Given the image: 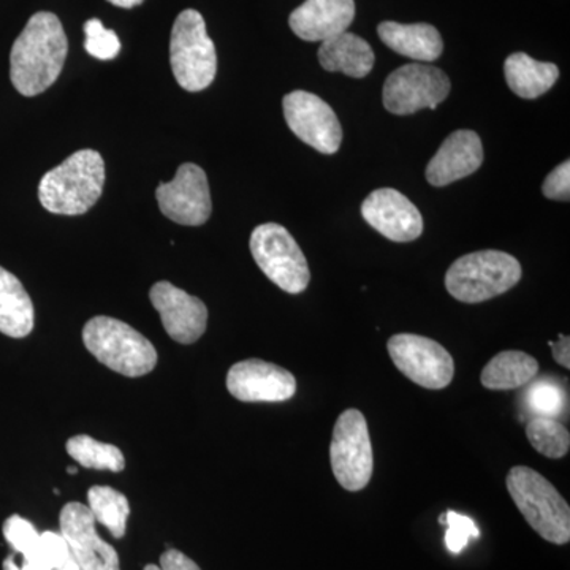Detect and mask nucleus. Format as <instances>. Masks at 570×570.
I'll return each mask as SVG.
<instances>
[{
    "label": "nucleus",
    "mask_w": 570,
    "mask_h": 570,
    "mask_svg": "<svg viewBox=\"0 0 570 570\" xmlns=\"http://www.w3.org/2000/svg\"><path fill=\"white\" fill-rule=\"evenodd\" d=\"M67 52L69 41L61 20L50 11L33 14L11 48L10 78L17 91L33 97L51 88Z\"/></svg>",
    "instance_id": "1"
},
{
    "label": "nucleus",
    "mask_w": 570,
    "mask_h": 570,
    "mask_svg": "<svg viewBox=\"0 0 570 570\" xmlns=\"http://www.w3.org/2000/svg\"><path fill=\"white\" fill-rule=\"evenodd\" d=\"M104 186V157L94 149H81L41 178L40 204L52 214L80 216L99 202Z\"/></svg>",
    "instance_id": "2"
},
{
    "label": "nucleus",
    "mask_w": 570,
    "mask_h": 570,
    "mask_svg": "<svg viewBox=\"0 0 570 570\" xmlns=\"http://www.w3.org/2000/svg\"><path fill=\"white\" fill-rule=\"evenodd\" d=\"M510 498L540 538L554 546L570 540V508L560 491L534 469L515 466L508 479Z\"/></svg>",
    "instance_id": "3"
},
{
    "label": "nucleus",
    "mask_w": 570,
    "mask_h": 570,
    "mask_svg": "<svg viewBox=\"0 0 570 570\" xmlns=\"http://www.w3.org/2000/svg\"><path fill=\"white\" fill-rule=\"evenodd\" d=\"M82 343L102 365L126 377H141L157 365L148 337L118 318L92 317L82 328Z\"/></svg>",
    "instance_id": "4"
},
{
    "label": "nucleus",
    "mask_w": 570,
    "mask_h": 570,
    "mask_svg": "<svg viewBox=\"0 0 570 570\" xmlns=\"http://www.w3.org/2000/svg\"><path fill=\"white\" fill-rule=\"evenodd\" d=\"M521 265L501 250H479L450 265L445 287L453 298L474 305L509 292L521 279Z\"/></svg>",
    "instance_id": "5"
},
{
    "label": "nucleus",
    "mask_w": 570,
    "mask_h": 570,
    "mask_svg": "<svg viewBox=\"0 0 570 570\" xmlns=\"http://www.w3.org/2000/svg\"><path fill=\"white\" fill-rule=\"evenodd\" d=\"M170 62L176 81L186 91H204L216 78V47L197 10H184L176 18L171 29Z\"/></svg>",
    "instance_id": "6"
},
{
    "label": "nucleus",
    "mask_w": 570,
    "mask_h": 570,
    "mask_svg": "<svg viewBox=\"0 0 570 570\" xmlns=\"http://www.w3.org/2000/svg\"><path fill=\"white\" fill-rule=\"evenodd\" d=\"M250 253L265 276L287 294H302L311 283L309 266L303 250L287 228L262 224L250 235Z\"/></svg>",
    "instance_id": "7"
},
{
    "label": "nucleus",
    "mask_w": 570,
    "mask_h": 570,
    "mask_svg": "<svg viewBox=\"0 0 570 570\" xmlns=\"http://www.w3.org/2000/svg\"><path fill=\"white\" fill-rule=\"evenodd\" d=\"M333 475L347 491H362L374 471L373 444L365 415L358 409H347L336 420L330 445Z\"/></svg>",
    "instance_id": "8"
},
{
    "label": "nucleus",
    "mask_w": 570,
    "mask_h": 570,
    "mask_svg": "<svg viewBox=\"0 0 570 570\" xmlns=\"http://www.w3.org/2000/svg\"><path fill=\"white\" fill-rule=\"evenodd\" d=\"M444 70L425 63H407L389 75L382 100L387 111L397 116L414 115L423 108L436 110L450 94Z\"/></svg>",
    "instance_id": "9"
},
{
    "label": "nucleus",
    "mask_w": 570,
    "mask_h": 570,
    "mask_svg": "<svg viewBox=\"0 0 570 570\" xmlns=\"http://www.w3.org/2000/svg\"><path fill=\"white\" fill-rule=\"evenodd\" d=\"M389 354L401 373L428 390H442L452 384L455 363L448 348L430 337L401 333L390 337Z\"/></svg>",
    "instance_id": "10"
},
{
    "label": "nucleus",
    "mask_w": 570,
    "mask_h": 570,
    "mask_svg": "<svg viewBox=\"0 0 570 570\" xmlns=\"http://www.w3.org/2000/svg\"><path fill=\"white\" fill-rule=\"evenodd\" d=\"M284 118L292 132L322 154H335L343 141L336 112L316 94L294 91L283 100Z\"/></svg>",
    "instance_id": "11"
},
{
    "label": "nucleus",
    "mask_w": 570,
    "mask_h": 570,
    "mask_svg": "<svg viewBox=\"0 0 570 570\" xmlns=\"http://www.w3.org/2000/svg\"><path fill=\"white\" fill-rule=\"evenodd\" d=\"M156 197L160 212L176 224L198 227L212 216L208 178L198 165L183 164L174 181L159 184Z\"/></svg>",
    "instance_id": "12"
},
{
    "label": "nucleus",
    "mask_w": 570,
    "mask_h": 570,
    "mask_svg": "<svg viewBox=\"0 0 570 570\" xmlns=\"http://www.w3.org/2000/svg\"><path fill=\"white\" fill-rule=\"evenodd\" d=\"M227 390L243 403H283L296 393V379L291 371L250 358L228 370Z\"/></svg>",
    "instance_id": "13"
},
{
    "label": "nucleus",
    "mask_w": 570,
    "mask_h": 570,
    "mask_svg": "<svg viewBox=\"0 0 570 570\" xmlns=\"http://www.w3.org/2000/svg\"><path fill=\"white\" fill-rule=\"evenodd\" d=\"M59 524L80 570H121L118 551L97 534L88 505L80 502L63 505Z\"/></svg>",
    "instance_id": "14"
},
{
    "label": "nucleus",
    "mask_w": 570,
    "mask_h": 570,
    "mask_svg": "<svg viewBox=\"0 0 570 570\" xmlns=\"http://www.w3.org/2000/svg\"><path fill=\"white\" fill-rule=\"evenodd\" d=\"M149 298L160 314L167 335L179 344H194L208 325V307L197 296L187 294L168 281L154 284Z\"/></svg>",
    "instance_id": "15"
},
{
    "label": "nucleus",
    "mask_w": 570,
    "mask_h": 570,
    "mask_svg": "<svg viewBox=\"0 0 570 570\" xmlns=\"http://www.w3.org/2000/svg\"><path fill=\"white\" fill-rule=\"evenodd\" d=\"M362 216L390 242H414L423 232L422 214L417 206L406 195L390 187L367 195L362 205Z\"/></svg>",
    "instance_id": "16"
},
{
    "label": "nucleus",
    "mask_w": 570,
    "mask_h": 570,
    "mask_svg": "<svg viewBox=\"0 0 570 570\" xmlns=\"http://www.w3.org/2000/svg\"><path fill=\"white\" fill-rule=\"evenodd\" d=\"M482 163L483 146L479 135L472 130H456L445 138L430 160L425 176L431 186L444 187L475 174Z\"/></svg>",
    "instance_id": "17"
},
{
    "label": "nucleus",
    "mask_w": 570,
    "mask_h": 570,
    "mask_svg": "<svg viewBox=\"0 0 570 570\" xmlns=\"http://www.w3.org/2000/svg\"><path fill=\"white\" fill-rule=\"evenodd\" d=\"M354 18V0H306L292 11L288 24L302 40L325 41L347 32Z\"/></svg>",
    "instance_id": "18"
},
{
    "label": "nucleus",
    "mask_w": 570,
    "mask_h": 570,
    "mask_svg": "<svg viewBox=\"0 0 570 570\" xmlns=\"http://www.w3.org/2000/svg\"><path fill=\"white\" fill-rule=\"evenodd\" d=\"M377 33L390 50L414 61H436L444 50L441 33L434 26L425 22L400 24L395 21H384L379 24Z\"/></svg>",
    "instance_id": "19"
},
{
    "label": "nucleus",
    "mask_w": 570,
    "mask_h": 570,
    "mask_svg": "<svg viewBox=\"0 0 570 570\" xmlns=\"http://www.w3.org/2000/svg\"><path fill=\"white\" fill-rule=\"evenodd\" d=\"M318 62L326 71H341L347 77L365 78L374 69L376 56L365 39L352 32H343L322 41Z\"/></svg>",
    "instance_id": "20"
},
{
    "label": "nucleus",
    "mask_w": 570,
    "mask_h": 570,
    "mask_svg": "<svg viewBox=\"0 0 570 570\" xmlns=\"http://www.w3.org/2000/svg\"><path fill=\"white\" fill-rule=\"evenodd\" d=\"M505 81L510 91L521 99L532 100L553 88L560 69L551 62H539L527 52H513L504 63Z\"/></svg>",
    "instance_id": "21"
},
{
    "label": "nucleus",
    "mask_w": 570,
    "mask_h": 570,
    "mask_svg": "<svg viewBox=\"0 0 570 570\" xmlns=\"http://www.w3.org/2000/svg\"><path fill=\"white\" fill-rule=\"evenodd\" d=\"M33 330L31 296L17 276L0 266V333L10 337H26Z\"/></svg>",
    "instance_id": "22"
},
{
    "label": "nucleus",
    "mask_w": 570,
    "mask_h": 570,
    "mask_svg": "<svg viewBox=\"0 0 570 570\" xmlns=\"http://www.w3.org/2000/svg\"><path fill=\"white\" fill-rule=\"evenodd\" d=\"M539 363L534 356L520 351H505L494 355L483 367L482 385L489 390H515L534 381Z\"/></svg>",
    "instance_id": "23"
},
{
    "label": "nucleus",
    "mask_w": 570,
    "mask_h": 570,
    "mask_svg": "<svg viewBox=\"0 0 570 570\" xmlns=\"http://www.w3.org/2000/svg\"><path fill=\"white\" fill-rule=\"evenodd\" d=\"M89 510L96 523L104 524L115 539H122L130 515L129 499L111 487L96 485L88 493Z\"/></svg>",
    "instance_id": "24"
},
{
    "label": "nucleus",
    "mask_w": 570,
    "mask_h": 570,
    "mask_svg": "<svg viewBox=\"0 0 570 570\" xmlns=\"http://www.w3.org/2000/svg\"><path fill=\"white\" fill-rule=\"evenodd\" d=\"M66 449L71 459L82 468L111 472H121L126 468L121 449L97 441L88 434L70 438Z\"/></svg>",
    "instance_id": "25"
},
{
    "label": "nucleus",
    "mask_w": 570,
    "mask_h": 570,
    "mask_svg": "<svg viewBox=\"0 0 570 570\" xmlns=\"http://www.w3.org/2000/svg\"><path fill=\"white\" fill-rule=\"evenodd\" d=\"M527 436L532 448L547 459L560 460L568 455L570 434L557 419L532 417L527 425Z\"/></svg>",
    "instance_id": "26"
},
{
    "label": "nucleus",
    "mask_w": 570,
    "mask_h": 570,
    "mask_svg": "<svg viewBox=\"0 0 570 570\" xmlns=\"http://www.w3.org/2000/svg\"><path fill=\"white\" fill-rule=\"evenodd\" d=\"M530 384V389L524 392V406L534 414V417L560 419L564 415L568 395L561 384L551 381L550 377L531 381Z\"/></svg>",
    "instance_id": "27"
},
{
    "label": "nucleus",
    "mask_w": 570,
    "mask_h": 570,
    "mask_svg": "<svg viewBox=\"0 0 570 570\" xmlns=\"http://www.w3.org/2000/svg\"><path fill=\"white\" fill-rule=\"evenodd\" d=\"M85 48L92 58L99 61H111L121 51V41L111 29H105L102 21L89 20L85 24Z\"/></svg>",
    "instance_id": "28"
},
{
    "label": "nucleus",
    "mask_w": 570,
    "mask_h": 570,
    "mask_svg": "<svg viewBox=\"0 0 570 570\" xmlns=\"http://www.w3.org/2000/svg\"><path fill=\"white\" fill-rule=\"evenodd\" d=\"M3 538L10 543L11 549L21 553L22 558L29 557L40 543V532L31 521L20 515H11L3 523Z\"/></svg>",
    "instance_id": "29"
},
{
    "label": "nucleus",
    "mask_w": 570,
    "mask_h": 570,
    "mask_svg": "<svg viewBox=\"0 0 570 570\" xmlns=\"http://www.w3.org/2000/svg\"><path fill=\"white\" fill-rule=\"evenodd\" d=\"M439 523L448 527L445 532V543L452 553L459 554L468 546L469 539L479 538V528L475 527L474 521L466 515H460L455 510H449L444 515H441Z\"/></svg>",
    "instance_id": "30"
},
{
    "label": "nucleus",
    "mask_w": 570,
    "mask_h": 570,
    "mask_svg": "<svg viewBox=\"0 0 570 570\" xmlns=\"http://www.w3.org/2000/svg\"><path fill=\"white\" fill-rule=\"evenodd\" d=\"M542 193L551 200L569 202L570 197V163L558 165L542 186Z\"/></svg>",
    "instance_id": "31"
},
{
    "label": "nucleus",
    "mask_w": 570,
    "mask_h": 570,
    "mask_svg": "<svg viewBox=\"0 0 570 570\" xmlns=\"http://www.w3.org/2000/svg\"><path fill=\"white\" fill-rule=\"evenodd\" d=\"M142 570H202L200 566L189 557L183 553V551L168 549L164 551L160 557L159 566L148 564Z\"/></svg>",
    "instance_id": "32"
},
{
    "label": "nucleus",
    "mask_w": 570,
    "mask_h": 570,
    "mask_svg": "<svg viewBox=\"0 0 570 570\" xmlns=\"http://www.w3.org/2000/svg\"><path fill=\"white\" fill-rule=\"evenodd\" d=\"M549 346L553 352L554 362L561 366L570 367V340L569 336L560 335L558 341H550Z\"/></svg>",
    "instance_id": "33"
},
{
    "label": "nucleus",
    "mask_w": 570,
    "mask_h": 570,
    "mask_svg": "<svg viewBox=\"0 0 570 570\" xmlns=\"http://www.w3.org/2000/svg\"><path fill=\"white\" fill-rule=\"evenodd\" d=\"M108 2L119 7V9H134V7L141 6L145 0H108Z\"/></svg>",
    "instance_id": "34"
},
{
    "label": "nucleus",
    "mask_w": 570,
    "mask_h": 570,
    "mask_svg": "<svg viewBox=\"0 0 570 570\" xmlns=\"http://www.w3.org/2000/svg\"><path fill=\"white\" fill-rule=\"evenodd\" d=\"M3 570H21V568L17 564V562H14L13 557H9L6 561H3Z\"/></svg>",
    "instance_id": "35"
},
{
    "label": "nucleus",
    "mask_w": 570,
    "mask_h": 570,
    "mask_svg": "<svg viewBox=\"0 0 570 570\" xmlns=\"http://www.w3.org/2000/svg\"><path fill=\"white\" fill-rule=\"evenodd\" d=\"M67 472H69V474H71V475H75V474H77L78 471H77V468L71 466V468L67 469Z\"/></svg>",
    "instance_id": "36"
}]
</instances>
